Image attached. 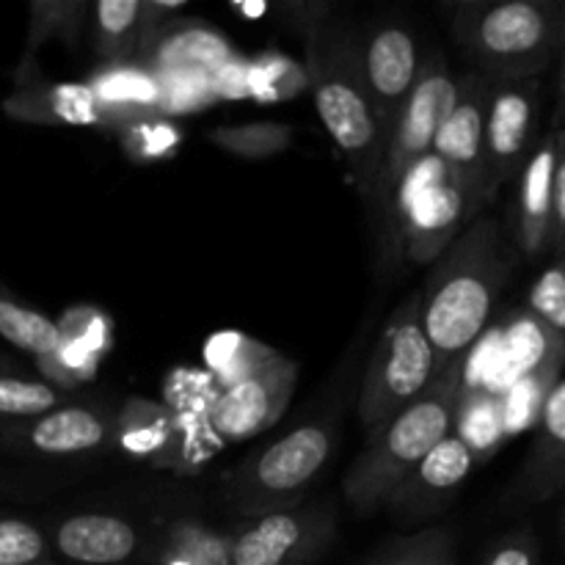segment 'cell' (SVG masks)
I'll return each mask as SVG.
<instances>
[{"label":"cell","mask_w":565,"mask_h":565,"mask_svg":"<svg viewBox=\"0 0 565 565\" xmlns=\"http://www.w3.org/2000/svg\"><path fill=\"white\" fill-rule=\"evenodd\" d=\"M370 565H458V539L452 527H425L392 541Z\"/></svg>","instance_id":"30"},{"label":"cell","mask_w":565,"mask_h":565,"mask_svg":"<svg viewBox=\"0 0 565 565\" xmlns=\"http://www.w3.org/2000/svg\"><path fill=\"white\" fill-rule=\"evenodd\" d=\"M561 527H563V541H565V508H563V519H561Z\"/></svg>","instance_id":"40"},{"label":"cell","mask_w":565,"mask_h":565,"mask_svg":"<svg viewBox=\"0 0 565 565\" xmlns=\"http://www.w3.org/2000/svg\"><path fill=\"white\" fill-rule=\"evenodd\" d=\"M555 132L541 138L519 174L516 246L524 257L539 259L550 252L552 196H555Z\"/></svg>","instance_id":"18"},{"label":"cell","mask_w":565,"mask_h":565,"mask_svg":"<svg viewBox=\"0 0 565 565\" xmlns=\"http://www.w3.org/2000/svg\"><path fill=\"white\" fill-rule=\"evenodd\" d=\"M475 461L478 458L469 450L467 441L458 434H450L403 478V483L386 500V508L397 513L403 522L436 516L456 500Z\"/></svg>","instance_id":"14"},{"label":"cell","mask_w":565,"mask_h":565,"mask_svg":"<svg viewBox=\"0 0 565 565\" xmlns=\"http://www.w3.org/2000/svg\"><path fill=\"white\" fill-rule=\"evenodd\" d=\"M480 565H541L539 541L527 530H516L508 533L486 552Z\"/></svg>","instance_id":"37"},{"label":"cell","mask_w":565,"mask_h":565,"mask_svg":"<svg viewBox=\"0 0 565 565\" xmlns=\"http://www.w3.org/2000/svg\"><path fill=\"white\" fill-rule=\"evenodd\" d=\"M337 519L329 505H292L248 519L232 539V565H312L331 546Z\"/></svg>","instance_id":"9"},{"label":"cell","mask_w":565,"mask_h":565,"mask_svg":"<svg viewBox=\"0 0 565 565\" xmlns=\"http://www.w3.org/2000/svg\"><path fill=\"white\" fill-rule=\"evenodd\" d=\"M511 263L505 257L500 221L475 218L434 263L419 292V320L436 353V370L463 362L489 326Z\"/></svg>","instance_id":"1"},{"label":"cell","mask_w":565,"mask_h":565,"mask_svg":"<svg viewBox=\"0 0 565 565\" xmlns=\"http://www.w3.org/2000/svg\"><path fill=\"white\" fill-rule=\"evenodd\" d=\"M301 88H307L303 66H298L287 55L268 53L248 64V97L270 103V99L296 97Z\"/></svg>","instance_id":"31"},{"label":"cell","mask_w":565,"mask_h":565,"mask_svg":"<svg viewBox=\"0 0 565 565\" xmlns=\"http://www.w3.org/2000/svg\"><path fill=\"white\" fill-rule=\"evenodd\" d=\"M298 384V367L276 353L265 367L218 392L210 428L218 441H246L281 419Z\"/></svg>","instance_id":"11"},{"label":"cell","mask_w":565,"mask_h":565,"mask_svg":"<svg viewBox=\"0 0 565 565\" xmlns=\"http://www.w3.org/2000/svg\"><path fill=\"white\" fill-rule=\"evenodd\" d=\"M450 28L491 83L535 77L561 50L557 3L550 0H463L452 6Z\"/></svg>","instance_id":"4"},{"label":"cell","mask_w":565,"mask_h":565,"mask_svg":"<svg viewBox=\"0 0 565 565\" xmlns=\"http://www.w3.org/2000/svg\"><path fill=\"white\" fill-rule=\"evenodd\" d=\"M276 353L279 351L241 334V331H221L204 348V359H207V367L218 390H226V386L257 373Z\"/></svg>","instance_id":"25"},{"label":"cell","mask_w":565,"mask_h":565,"mask_svg":"<svg viewBox=\"0 0 565 565\" xmlns=\"http://www.w3.org/2000/svg\"><path fill=\"white\" fill-rule=\"evenodd\" d=\"M147 0H99L94 11V53L103 66L132 64L141 47Z\"/></svg>","instance_id":"24"},{"label":"cell","mask_w":565,"mask_h":565,"mask_svg":"<svg viewBox=\"0 0 565 565\" xmlns=\"http://www.w3.org/2000/svg\"><path fill=\"white\" fill-rule=\"evenodd\" d=\"M53 550L75 565H125L138 550V530L110 513H77L55 524Z\"/></svg>","instance_id":"19"},{"label":"cell","mask_w":565,"mask_h":565,"mask_svg":"<svg viewBox=\"0 0 565 565\" xmlns=\"http://www.w3.org/2000/svg\"><path fill=\"white\" fill-rule=\"evenodd\" d=\"M50 555L47 535L25 519H0V565L44 563Z\"/></svg>","instance_id":"36"},{"label":"cell","mask_w":565,"mask_h":565,"mask_svg":"<svg viewBox=\"0 0 565 565\" xmlns=\"http://www.w3.org/2000/svg\"><path fill=\"white\" fill-rule=\"evenodd\" d=\"M31 565H53L50 561H44V563H31Z\"/></svg>","instance_id":"41"},{"label":"cell","mask_w":565,"mask_h":565,"mask_svg":"<svg viewBox=\"0 0 565 565\" xmlns=\"http://www.w3.org/2000/svg\"><path fill=\"white\" fill-rule=\"evenodd\" d=\"M555 196H552V232L550 252L555 257L565 254V127L555 130Z\"/></svg>","instance_id":"38"},{"label":"cell","mask_w":565,"mask_h":565,"mask_svg":"<svg viewBox=\"0 0 565 565\" xmlns=\"http://www.w3.org/2000/svg\"><path fill=\"white\" fill-rule=\"evenodd\" d=\"M3 110L11 119L31 125L108 127L88 83H39L36 77L17 88L3 103Z\"/></svg>","instance_id":"21"},{"label":"cell","mask_w":565,"mask_h":565,"mask_svg":"<svg viewBox=\"0 0 565 565\" xmlns=\"http://www.w3.org/2000/svg\"><path fill=\"white\" fill-rule=\"evenodd\" d=\"M88 88L103 108L110 130L158 114V77L138 64L99 66Z\"/></svg>","instance_id":"23"},{"label":"cell","mask_w":565,"mask_h":565,"mask_svg":"<svg viewBox=\"0 0 565 565\" xmlns=\"http://www.w3.org/2000/svg\"><path fill=\"white\" fill-rule=\"evenodd\" d=\"M61 342L53 353L36 359L39 370L61 386L92 381L110 342V326L94 307H72L58 323Z\"/></svg>","instance_id":"17"},{"label":"cell","mask_w":565,"mask_h":565,"mask_svg":"<svg viewBox=\"0 0 565 565\" xmlns=\"http://www.w3.org/2000/svg\"><path fill=\"white\" fill-rule=\"evenodd\" d=\"M0 337L36 359L53 353L61 342L58 323L11 298L3 287H0Z\"/></svg>","instance_id":"26"},{"label":"cell","mask_w":565,"mask_h":565,"mask_svg":"<svg viewBox=\"0 0 565 565\" xmlns=\"http://www.w3.org/2000/svg\"><path fill=\"white\" fill-rule=\"evenodd\" d=\"M491 81L480 72L469 70L458 77V97L450 116L441 125L434 141V158H439L472 196L475 215H483V169H486V110H489Z\"/></svg>","instance_id":"12"},{"label":"cell","mask_w":565,"mask_h":565,"mask_svg":"<svg viewBox=\"0 0 565 565\" xmlns=\"http://www.w3.org/2000/svg\"><path fill=\"white\" fill-rule=\"evenodd\" d=\"M565 489V375L555 381L541 403L539 434L513 483V500L539 505Z\"/></svg>","instance_id":"15"},{"label":"cell","mask_w":565,"mask_h":565,"mask_svg":"<svg viewBox=\"0 0 565 565\" xmlns=\"http://www.w3.org/2000/svg\"><path fill=\"white\" fill-rule=\"evenodd\" d=\"M158 77V114H191V110L207 108L215 99L213 77L204 72H163Z\"/></svg>","instance_id":"32"},{"label":"cell","mask_w":565,"mask_h":565,"mask_svg":"<svg viewBox=\"0 0 565 565\" xmlns=\"http://www.w3.org/2000/svg\"><path fill=\"white\" fill-rule=\"evenodd\" d=\"M210 141L224 152L243 160H263L285 152L292 141V127L279 121H252V125L215 127L207 132Z\"/></svg>","instance_id":"29"},{"label":"cell","mask_w":565,"mask_h":565,"mask_svg":"<svg viewBox=\"0 0 565 565\" xmlns=\"http://www.w3.org/2000/svg\"><path fill=\"white\" fill-rule=\"evenodd\" d=\"M88 9L92 6L83 3V0H33L31 25H28V47L20 70H25L31 64L33 53L47 39H61L66 44H77Z\"/></svg>","instance_id":"27"},{"label":"cell","mask_w":565,"mask_h":565,"mask_svg":"<svg viewBox=\"0 0 565 565\" xmlns=\"http://www.w3.org/2000/svg\"><path fill=\"white\" fill-rule=\"evenodd\" d=\"M334 450L331 423H307L292 428L259 456L226 475V497L241 516L257 519L263 513L296 505V497L309 489Z\"/></svg>","instance_id":"8"},{"label":"cell","mask_w":565,"mask_h":565,"mask_svg":"<svg viewBox=\"0 0 565 565\" xmlns=\"http://www.w3.org/2000/svg\"><path fill=\"white\" fill-rule=\"evenodd\" d=\"M541 83L539 77L491 83L489 110H486V204L497 199L502 185L522 174L530 152L535 149Z\"/></svg>","instance_id":"10"},{"label":"cell","mask_w":565,"mask_h":565,"mask_svg":"<svg viewBox=\"0 0 565 565\" xmlns=\"http://www.w3.org/2000/svg\"><path fill=\"white\" fill-rule=\"evenodd\" d=\"M121 136L127 152L138 160H158L169 158L180 147L182 132L163 116H147V119L127 121L116 130Z\"/></svg>","instance_id":"35"},{"label":"cell","mask_w":565,"mask_h":565,"mask_svg":"<svg viewBox=\"0 0 565 565\" xmlns=\"http://www.w3.org/2000/svg\"><path fill=\"white\" fill-rule=\"evenodd\" d=\"M307 88L320 121L340 149L353 185L364 202L373 191L386 136L381 130L362 66V39L348 22L320 17L307 31Z\"/></svg>","instance_id":"2"},{"label":"cell","mask_w":565,"mask_h":565,"mask_svg":"<svg viewBox=\"0 0 565 565\" xmlns=\"http://www.w3.org/2000/svg\"><path fill=\"white\" fill-rule=\"evenodd\" d=\"M232 58H235V53H232L230 42L215 28L204 25L202 20H180L177 17L158 36L149 39L138 50L132 64L143 66L152 75L188 70L213 77Z\"/></svg>","instance_id":"16"},{"label":"cell","mask_w":565,"mask_h":565,"mask_svg":"<svg viewBox=\"0 0 565 565\" xmlns=\"http://www.w3.org/2000/svg\"><path fill=\"white\" fill-rule=\"evenodd\" d=\"M114 441H119L127 456L147 461L149 467L182 472V441L163 403L127 397L114 419Z\"/></svg>","instance_id":"20"},{"label":"cell","mask_w":565,"mask_h":565,"mask_svg":"<svg viewBox=\"0 0 565 565\" xmlns=\"http://www.w3.org/2000/svg\"><path fill=\"white\" fill-rule=\"evenodd\" d=\"M557 22H561V47H565V3H557Z\"/></svg>","instance_id":"39"},{"label":"cell","mask_w":565,"mask_h":565,"mask_svg":"<svg viewBox=\"0 0 565 565\" xmlns=\"http://www.w3.org/2000/svg\"><path fill=\"white\" fill-rule=\"evenodd\" d=\"M478 218L463 182L428 154L403 180L392 207V237L397 252L414 265H434L450 243Z\"/></svg>","instance_id":"7"},{"label":"cell","mask_w":565,"mask_h":565,"mask_svg":"<svg viewBox=\"0 0 565 565\" xmlns=\"http://www.w3.org/2000/svg\"><path fill=\"white\" fill-rule=\"evenodd\" d=\"M436 375V353L419 320V296H414L395 309L370 353L359 395V419L364 428L373 434L397 417L423 397Z\"/></svg>","instance_id":"6"},{"label":"cell","mask_w":565,"mask_h":565,"mask_svg":"<svg viewBox=\"0 0 565 565\" xmlns=\"http://www.w3.org/2000/svg\"><path fill=\"white\" fill-rule=\"evenodd\" d=\"M28 447L44 456H81L99 450L114 441V423L103 414L81 406L53 408L44 417L33 419L22 436Z\"/></svg>","instance_id":"22"},{"label":"cell","mask_w":565,"mask_h":565,"mask_svg":"<svg viewBox=\"0 0 565 565\" xmlns=\"http://www.w3.org/2000/svg\"><path fill=\"white\" fill-rule=\"evenodd\" d=\"M463 401L461 362L450 364L419 401L370 434L367 447L345 475V500L359 516L375 513L408 472L456 430Z\"/></svg>","instance_id":"3"},{"label":"cell","mask_w":565,"mask_h":565,"mask_svg":"<svg viewBox=\"0 0 565 565\" xmlns=\"http://www.w3.org/2000/svg\"><path fill=\"white\" fill-rule=\"evenodd\" d=\"M163 557L180 565H232V539L185 519L166 530Z\"/></svg>","instance_id":"28"},{"label":"cell","mask_w":565,"mask_h":565,"mask_svg":"<svg viewBox=\"0 0 565 565\" xmlns=\"http://www.w3.org/2000/svg\"><path fill=\"white\" fill-rule=\"evenodd\" d=\"M530 312L565 348V254L541 270L530 290Z\"/></svg>","instance_id":"33"},{"label":"cell","mask_w":565,"mask_h":565,"mask_svg":"<svg viewBox=\"0 0 565 565\" xmlns=\"http://www.w3.org/2000/svg\"><path fill=\"white\" fill-rule=\"evenodd\" d=\"M458 97V81L452 77L450 66L441 50H428L419 66V77L414 92L403 108L401 119L392 127L386 141L384 158H381L379 174H375L373 191H370V210L375 213V230H379V246L386 257H397L395 237H392V207L401 191L403 180L434 152V141L441 125L450 116Z\"/></svg>","instance_id":"5"},{"label":"cell","mask_w":565,"mask_h":565,"mask_svg":"<svg viewBox=\"0 0 565 565\" xmlns=\"http://www.w3.org/2000/svg\"><path fill=\"white\" fill-rule=\"evenodd\" d=\"M61 392L44 381H25L0 375V417L39 419L58 408Z\"/></svg>","instance_id":"34"},{"label":"cell","mask_w":565,"mask_h":565,"mask_svg":"<svg viewBox=\"0 0 565 565\" xmlns=\"http://www.w3.org/2000/svg\"><path fill=\"white\" fill-rule=\"evenodd\" d=\"M362 66L381 130L390 141L392 127L401 119L423 66L412 28L395 20L367 28V36L362 39Z\"/></svg>","instance_id":"13"}]
</instances>
